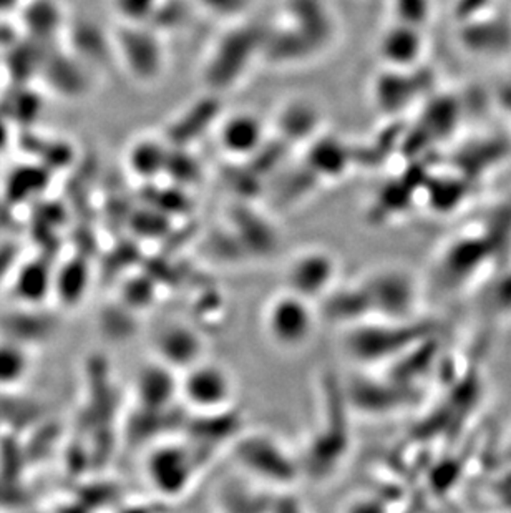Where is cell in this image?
<instances>
[{
  "instance_id": "obj_1",
  "label": "cell",
  "mask_w": 511,
  "mask_h": 513,
  "mask_svg": "<svg viewBox=\"0 0 511 513\" xmlns=\"http://www.w3.org/2000/svg\"><path fill=\"white\" fill-rule=\"evenodd\" d=\"M232 459L246 476L272 489L291 490L301 478L299 455L268 432H246L234 440Z\"/></svg>"
},
{
  "instance_id": "obj_2",
  "label": "cell",
  "mask_w": 511,
  "mask_h": 513,
  "mask_svg": "<svg viewBox=\"0 0 511 513\" xmlns=\"http://www.w3.org/2000/svg\"><path fill=\"white\" fill-rule=\"evenodd\" d=\"M319 314L316 303L282 288L263 307V332L280 353H299L314 339L320 321Z\"/></svg>"
},
{
  "instance_id": "obj_3",
  "label": "cell",
  "mask_w": 511,
  "mask_h": 513,
  "mask_svg": "<svg viewBox=\"0 0 511 513\" xmlns=\"http://www.w3.org/2000/svg\"><path fill=\"white\" fill-rule=\"evenodd\" d=\"M236 379L224 364L205 357L180 374V399L196 414L231 411Z\"/></svg>"
},
{
  "instance_id": "obj_4",
  "label": "cell",
  "mask_w": 511,
  "mask_h": 513,
  "mask_svg": "<svg viewBox=\"0 0 511 513\" xmlns=\"http://www.w3.org/2000/svg\"><path fill=\"white\" fill-rule=\"evenodd\" d=\"M367 319L405 321L414 307L415 289L409 274L397 269H377L357 280Z\"/></svg>"
},
{
  "instance_id": "obj_5",
  "label": "cell",
  "mask_w": 511,
  "mask_h": 513,
  "mask_svg": "<svg viewBox=\"0 0 511 513\" xmlns=\"http://www.w3.org/2000/svg\"><path fill=\"white\" fill-rule=\"evenodd\" d=\"M337 284V257L324 248H304L294 253L284 268L282 288L317 305Z\"/></svg>"
},
{
  "instance_id": "obj_6",
  "label": "cell",
  "mask_w": 511,
  "mask_h": 513,
  "mask_svg": "<svg viewBox=\"0 0 511 513\" xmlns=\"http://www.w3.org/2000/svg\"><path fill=\"white\" fill-rule=\"evenodd\" d=\"M153 353L161 364L182 374L207 357V339L188 322L168 321L153 334Z\"/></svg>"
},
{
  "instance_id": "obj_7",
  "label": "cell",
  "mask_w": 511,
  "mask_h": 513,
  "mask_svg": "<svg viewBox=\"0 0 511 513\" xmlns=\"http://www.w3.org/2000/svg\"><path fill=\"white\" fill-rule=\"evenodd\" d=\"M196 464L193 453L180 444H163L146 460V476L151 487L165 497H180L191 487Z\"/></svg>"
},
{
  "instance_id": "obj_8",
  "label": "cell",
  "mask_w": 511,
  "mask_h": 513,
  "mask_svg": "<svg viewBox=\"0 0 511 513\" xmlns=\"http://www.w3.org/2000/svg\"><path fill=\"white\" fill-rule=\"evenodd\" d=\"M140 395L151 411L165 409L174 397H180V374L155 359L142 372Z\"/></svg>"
},
{
  "instance_id": "obj_9",
  "label": "cell",
  "mask_w": 511,
  "mask_h": 513,
  "mask_svg": "<svg viewBox=\"0 0 511 513\" xmlns=\"http://www.w3.org/2000/svg\"><path fill=\"white\" fill-rule=\"evenodd\" d=\"M219 142L231 155H249L263 142V125L255 115L236 113L223 123Z\"/></svg>"
},
{
  "instance_id": "obj_10",
  "label": "cell",
  "mask_w": 511,
  "mask_h": 513,
  "mask_svg": "<svg viewBox=\"0 0 511 513\" xmlns=\"http://www.w3.org/2000/svg\"><path fill=\"white\" fill-rule=\"evenodd\" d=\"M268 513H307L304 503L294 497L289 490H282L269 505Z\"/></svg>"
},
{
  "instance_id": "obj_11",
  "label": "cell",
  "mask_w": 511,
  "mask_h": 513,
  "mask_svg": "<svg viewBox=\"0 0 511 513\" xmlns=\"http://www.w3.org/2000/svg\"><path fill=\"white\" fill-rule=\"evenodd\" d=\"M342 513H384V509L376 499L359 495L345 503Z\"/></svg>"
}]
</instances>
